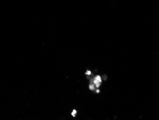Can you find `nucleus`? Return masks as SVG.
<instances>
[{
  "mask_svg": "<svg viewBox=\"0 0 159 120\" xmlns=\"http://www.w3.org/2000/svg\"><path fill=\"white\" fill-rule=\"evenodd\" d=\"M101 81H102V80H101V79H100V76H98V77L95 78V81H94V83L95 84V86H100V84L101 83Z\"/></svg>",
  "mask_w": 159,
  "mask_h": 120,
  "instance_id": "1",
  "label": "nucleus"
},
{
  "mask_svg": "<svg viewBox=\"0 0 159 120\" xmlns=\"http://www.w3.org/2000/svg\"><path fill=\"white\" fill-rule=\"evenodd\" d=\"M90 89H92V90H93V89H94V86H93V85H91V86H90Z\"/></svg>",
  "mask_w": 159,
  "mask_h": 120,
  "instance_id": "3",
  "label": "nucleus"
},
{
  "mask_svg": "<svg viewBox=\"0 0 159 120\" xmlns=\"http://www.w3.org/2000/svg\"><path fill=\"white\" fill-rule=\"evenodd\" d=\"M75 113H76V111H75V110H73V112H72V116H73V117L75 116Z\"/></svg>",
  "mask_w": 159,
  "mask_h": 120,
  "instance_id": "2",
  "label": "nucleus"
},
{
  "mask_svg": "<svg viewBox=\"0 0 159 120\" xmlns=\"http://www.w3.org/2000/svg\"><path fill=\"white\" fill-rule=\"evenodd\" d=\"M87 74H88V75L90 74V71H88V72H87Z\"/></svg>",
  "mask_w": 159,
  "mask_h": 120,
  "instance_id": "4",
  "label": "nucleus"
}]
</instances>
